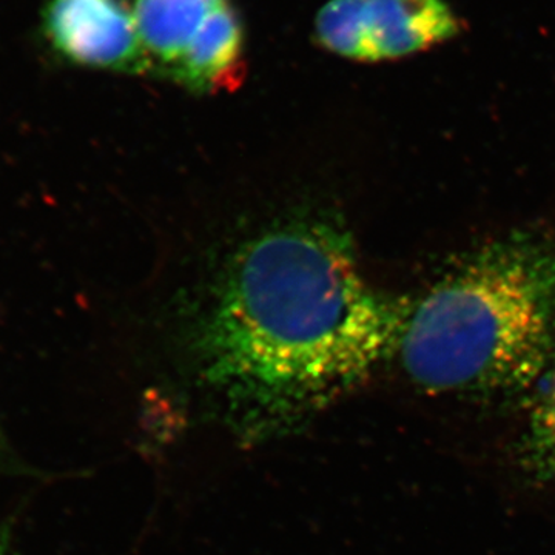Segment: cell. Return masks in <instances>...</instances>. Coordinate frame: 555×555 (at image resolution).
Returning <instances> with one entry per match:
<instances>
[{"mask_svg":"<svg viewBox=\"0 0 555 555\" xmlns=\"http://www.w3.org/2000/svg\"><path fill=\"white\" fill-rule=\"evenodd\" d=\"M228 0H133L145 60L173 73L201 25Z\"/></svg>","mask_w":555,"mask_h":555,"instance_id":"6","label":"cell"},{"mask_svg":"<svg viewBox=\"0 0 555 555\" xmlns=\"http://www.w3.org/2000/svg\"><path fill=\"white\" fill-rule=\"evenodd\" d=\"M0 555H16L10 542V532L0 528Z\"/></svg>","mask_w":555,"mask_h":555,"instance_id":"9","label":"cell"},{"mask_svg":"<svg viewBox=\"0 0 555 555\" xmlns=\"http://www.w3.org/2000/svg\"><path fill=\"white\" fill-rule=\"evenodd\" d=\"M550 452H551V454H554V455H555V449H553V451H550Z\"/></svg>","mask_w":555,"mask_h":555,"instance_id":"10","label":"cell"},{"mask_svg":"<svg viewBox=\"0 0 555 555\" xmlns=\"http://www.w3.org/2000/svg\"><path fill=\"white\" fill-rule=\"evenodd\" d=\"M460 28L444 0H345L347 60H398L455 38Z\"/></svg>","mask_w":555,"mask_h":555,"instance_id":"3","label":"cell"},{"mask_svg":"<svg viewBox=\"0 0 555 555\" xmlns=\"http://www.w3.org/2000/svg\"><path fill=\"white\" fill-rule=\"evenodd\" d=\"M5 469H16V465H14L13 452H11L9 441H7L2 426H0V473Z\"/></svg>","mask_w":555,"mask_h":555,"instance_id":"8","label":"cell"},{"mask_svg":"<svg viewBox=\"0 0 555 555\" xmlns=\"http://www.w3.org/2000/svg\"><path fill=\"white\" fill-rule=\"evenodd\" d=\"M409 306L369 286L341 230L281 225L222 278L199 335L203 372L247 423L283 425L397 350Z\"/></svg>","mask_w":555,"mask_h":555,"instance_id":"1","label":"cell"},{"mask_svg":"<svg viewBox=\"0 0 555 555\" xmlns=\"http://www.w3.org/2000/svg\"><path fill=\"white\" fill-rule=\"evenodd\" d=\"M397 350L429 392L531 386L555 352V243L511 238L470 255L409 306Z\"/></svg>","mask_w":555,"mask_h":555,"instance_id":"2","label":"cell"},{"mask_svg":"<svg viewBox=\"0 0 555 555\" xmlns=\"http://www.w3.org/2000/svg\"><path fill=\"white\" fill-rule=\"evenodd\" d=\"M532 429L543 448L547 451L555 449V367L532 414Z\"/></svg>","mask_w":555,"mask_h":555,"instance_id":"7","label":"cell"},{"mask_svg":"<svg viewBox=\"0 0 555 555\" xmlns=\"http://www.w3.org/2000/svg\"><path fill=\"white\" fill-rule=\"evenodd\" d=\"M43 31L64 60L83 67L149 68L129 0H51Z\"/></svg>","mask_w":555,"mask_h":555,"instance_id":"4","label":"cell"},{"mask_svg":"<svg viewBox=\"0 0 555 555\" xmlns=\"http://www.w3.org/2000/svg\"><path fill=\"white\" fill-rule=\"evenodd\" d=\"M243 28L228 0L201 25L171 75L196 90L235 87L243 76Z\"/></svg>","mask_w":555,"mask_h":555,"instance_id":"5","label":"cell"}]
</instances>
